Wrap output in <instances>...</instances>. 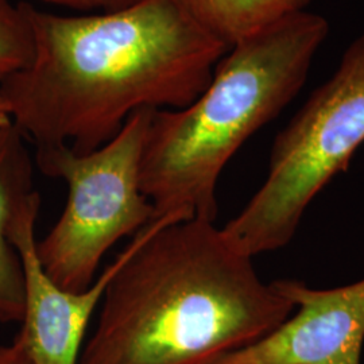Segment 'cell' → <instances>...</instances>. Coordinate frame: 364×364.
<instances>
[{
	"instance_id": "cell-9",
	"label": "cell",
	"mask_w": 364,
	"mask_h": 364,
	"mask_svg": "<svg viewBox=\"0 0 364 364\" xmlns=\"http://www.w3.org/2000/svg\"><path fill=\"white\" fill-rule=\"evenodd\" d=\"M186 9L230 48L251 38L312 0H181Z\"/></svg>"
},
{
	"instance_id": "cell-13",
	"label": "cell",
	"mask_w": 364,
	"mask_h": 364,
	"mask_svg": "<svg viewBox=\"0 0 364 364\" xmlns=\"http://www.w3.org/2000/svg\"><path fill=\"white\" fill-rule=\"evenodd\" d=\"M11 123H13V120H11V115H10V108H9V105L4 99V96L0 92V130L10 126Z\"/></svg>"
},
{
	"instance_id": "cell-1",
	"label": "cell",
	"mask_w": 364,
	"mask_h": 364,
	"mask_svg": "<svg viewBox=\"0 0 364 364\" xmlns=\"http://www.w3.org/2000/svg\"><path fill=\"white\" fill-rule=\"evenodd\" d=\"M23 7L33 55L0 92L14 126L36 147L90 153L141 109L191 105L231 49L181 0H139L81 16Z\"/></svg>"
},
{
	"instance_id": "cell-11",
	"label": "cell",
	"mask_w": 364,
	"mask_h": 364,
	"mask_svg": "<svg viewBox=\"0 0 364 364\" xmlns=\"http://www.w3.org/2000/svg\"><path fill=\"white\" fill-rule=\"evenodd\" d=\"M0 364H31L22 343L15 338L11 344L0 346Z\"/></svg>"
},
{
	"instance_id": "cell-7",
	"label": "cell",
	"mask_w": 364,
	"mask_h": 364,
	"mask_svg": "<svg viewBox=\"0 0 364 364\" xmlns=\"http://www.w3.org/2000/svg\"><path fill=\"white\" fill-rule=\"evenodd\" d=\"M273 284L297 312L215 364H360L364 279L335 289H314L293 279Z\"/></svg>"
},
{
	"instance_id": "cell-8",
	"label": "cell",
	"mask_w": 364,
	"mask_h": 364,
	"mask_svg": "<svg viewBox=\"0 0 364 364\" xmlns=\"http://www.w3.org/2000/svg\"><path fill=\"white\" fill-rule=\"evenodd\" d=\"M25 136L13 123L0 130V323H21L25 312V273L11 239L21 210L39 195Z\"/></svg>"
},
{
	"instance_id": "cell-6",
	"label": "cell",
	"mask_w": 364,
	"mask_h": 364,
	"mask_svg": "<svg viewBox=\"0 0 364 364\" xmlns=\"http://www.w3.org/2000/svg\"><path fill=\"white\" fill-rule=\"evenodd\" d=\"M39 207L41 197L37 196L21 210L11 231L25 273V312L16 338L31 364H78L92 316L100 306L112 278L151 235L164 225L183 219L178 215L154 219L132 236L91 287L68 291L55 285L39 263L36 235Z\"/></svg>"
},
{
	"instance_id": "cell-10",
	"label": "cell",
	"mask_w": 364,
	"mask_h": 364,
	"mask_svg": "<svg viewBox=\"0 0 364 364\" xmlns=\"http://www.w3.org/2000/svg\"><path fill=\"white\" fill-rule=\"evenodd\" d=\"M33 55V34L23 3L0 0V82L26 66Z\"/></svg>"
},
{
	"instance_id": "cell-12",
	"label": "cell",
	"mask_w": 364,
	"mask_h": 364,
	"mask_svg": "<svg viewBox=\"0 0 364 364\" xmlns=\"http://www.w3.org/2000/svg\"><path fill=\"white\" fill-rule=\"evenodd\" d=\"M52 4L57 6H64V7H72V9H102L103 10V3L105 0H43Z\"/></svg>"
},
{
	"instance_id": "cell-4",
	"label": "cell",
	"mask_w": 364,
	"mask_h": 364,
	"mask_svg": "<svg viewBox=\"0 0 364 364\" xmlns=\"http://www.w3.org/2000/svg\"><path fill=\"white\" fill-rule=\"evenodd\" d=\"M364 144V34L274 139L269 173L223 234L254 258L285 247L304 212Z\"/></svg>"
},
{
	"instance_id": "cell-5",
	"label": "cell",
	"mask_w": 364,
	"mask_h": 364,
	"mask_svg": "<svg viewBox=\"0 0 364 364\" xmlns=\"http://www.w3.org/2000/svg\"><path fill=\"white\" fill-rule=\"evenodd\" d=\"M153 111L132 114L111 141L90 153H77L65 144L36 147L41 171L68 186L64 212L50 232L37 239L39 263L61 289L81 291L91 287L105 254L156 219L141 188Z\"/></svg>"
},
{
	"instance_id": "cell-3",
	"label": "cell",
	"mask_w": 364,
	"mask_h": 364,
	"mask_svg": "<svg viewBox=\"0 0 364 364\" xmlns=\"http://www.w3.org/2000/svg\"><path fill=\"white\" fill-rule=\"evenodd\" d=\"M328 34L329 25L318 14L289 15L231 46L191 105L153 111L141 188L156 219L216 220L223 170L297 96Z\"/></svg>"
},
{
	"instance_id": "cell-2",
	"label": "cell",
	"mask_w": 364,
	"mask_h": 364,
	"mask_svg": "<svg viewBox=\"0 0 364 364\" xmlns=\"http://www.w3.org/2000/svg\"><path fill=\"white\" fill-rule=\"evenodd\" d=\"M293 311L215 221H176L112 278L78 364H215Z\"/></svg>"
},
{
	"instance_id": "cell-14",
	"label": "cell",
	"mask_w": 364,
	"mask_h": 364,
	"mask_svg": "<svg viewBox=\"0 0 364 364\" xmlns=\"http://www.w3.org/2000/svg\"><path fill=\"white\" fill-rule=\"evenodd\" d=\"M139 0H105L103 3V11H114L123 7H127L132 3H136Z\"/></svg>"
}]
</instances>
